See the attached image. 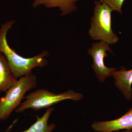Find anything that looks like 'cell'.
I'll use <instances>...</instances> for the list:
<instances>
[{"mask_svg":"<svg viewBox=\"0 0 132 132\" xmlns=\"http://www.w3.org/2000/svg\"><path fill=\"white\" fill-rule=\"evenodd\" d=\"M125 1L126 0H100V1L106 4L113 11L122 14V6Z\"/></svg>","mask_w":132,"mask_h":132,"instance_id":"obj_11","label":"cell"},{"mask_svg":"<svg viewBox=\"0 0 132 132\" xmlns=\"http://www.w3.org/2000/svg\"><path fill=\"white\" fill-rule=\"evenodd\" d=\"M96 132H114L132 130V108L120 118L105 121H95L92 126Z\"/></svg>","mask_w":132,"mask_h":132,"instance_id":"obj_6","label":"cell"},{"mask_svg":"<svg viewBox=\"0 0 132 132\" xmlns=\"http://www.w3.org/2000/svg\"><path fill=\"white\" fill-rule=\"evenodd\" d=\"M114 132H132V130H125V131H116Z\"/></svg>","mask_w":132,"mask_h":132,"instance_id":"obj_12","label":"cell"},{"mask_svg":"<svg viewBox=\"0 0 132 132\" xmlns=\"http://www.w3.org/2000/svg\"><path fill=\"white\" fill-rule=\"evenodd\" d=\"M1 100H0V103H1Z\"/></svg>","mask_w":132,"mask_h":132,"instance_id":"obj_13","label":"cell"},{"mask_svg":"<svg viewBox=\"0 0 132 132\" xmlns=\"http://www.w3.org/2000/svg\"><path fill=\"white\" fill-rule=\"evenodd\" d=\"M54 109V108H48L42 117L40 118L37 116V120L35 123L28 129L23 131L18 132H52L55 128V125L54 124L48 125V121Z\"/></svg>","mask_w":132,"mask_h":132,"instance_id":"obj_10","label":"cell"},{"mask_svg":"<svg viewBox=\"0 0 132 132\" xmlns=\"http://www.w3.org/2000/svg\"><path fill=\"white\" fill-rule=\"evenodd\" d=\"M37 84V77L32 72L17 79L0 99V121L9 118L21 104L26 93L35 88Z\"/></svg>","mask_w":132,"mask_h":132,"instance_id":"obj_3","label":"cell"},{"mask_svg":"<svg viewBox=\"0 0 132 132\" xmlns=\"http://www.w3.org/2000/svg\"><path fill=\"white\" fill-rule=\"evenodd\" d=\"M114 54L110 45L102 41L98 42L92 44L87 50L88 54L91 55L93 60L92 69L99 81L104 82L106 79L112 76L116 69L109 68L105 65L104 58L108 56L107 52Z\"/></svg>","mask_w":132,"mask_h":132,"instance_id":"obj_5","label":"cell"},{"mask_svg":"<svg viewBox=\"0 0 132 132\" xmlns=\"http://www.w3.org/2000/svg\"><path fill=\"white\" fill-rule=\"evenodd\" d=\"M94 13L91 18L88 35L92 39L113 45L119 41L112 28V9L105 3L95 1Z\"/></svg>","mask_w":132,"mask_h":132,"instance_id":"obj_2","label":"cell"},{"mask_svg":"<svg viewBox=\"0 0 132 132\" xmlns=\"http://www.w3.org/2000/svg\"><path fill=\"white\" fill-rule=\"evenodd\" d=\"M17 80L4 54L0 52V93L6 92Z\"/></svg>","mask_w":132,"mask_h":132,"instance_id":"obj_9","label":"cell"},{"mask_svg":"<svg viewBox=\"0 0 132 132\" xmlns=\"http://www.w3.org/2000/svg\"></svg>","mask_w":132,"mask_h":132,"instance_id":"obj_14","label":"cell"},{"mask_svg":"<svg viewBox=\"0 0 132 132\" xmlns=\"http://www.w3.org/2000/svg\"><path fill=\"white\" fill-rule=\"evenodd\" d=\"M14 23V20L7 22L0 29V52L7 59L12 73L18 79L31 72L35 68H42L47 65L48 62L45 58L49 54L46 50L30 58H24L17 54L9 46L6 38L8 31Z\"/></svg>","mask_w":132,"mask_h":132,"instance_id":"obj_1","label":"cell"},{"mask_svg":"<svg viewBox=\"0 0 132 132\" xmlns=\"http://www.w3.org/2000/svg\"><path fill=\"white\" fill-rule=\"evenodd\" d=\"M80 1L81 0H34L33 6L36 7L43 5L48 8L59 7L61 15L65 16L77 10L76 3Z\"/></svg>","mask_w":132,"mask_h":132,"instance_id":"obj_8","label":"cell"},{"mask_svg":"<svg viewBox=\"0 0 132 132\" xmlns=\"http://www.w3.org/2000/svg\"><path fill=\"white\" fill-rule=\"evenodd\" d=\"M83 96L81 94L73 90H69L60 94L55 93L44 88L39 89L24 97L25 100L15 110L17 113H22L29 109L38 111L48 108L60 102L70 100L75 101L81 100Z\"/></svg>","mask_w":132,"mask_h":132,"instance_id":"obj_4","label":"cell"},{"mask_svg":"<svg viewBox=\"0 0 132 132\" xmlns=\"http://www.w3.org/2000/svg\"><path fill=\"white\" fill-rule=\"evenodd\" d=\"M116 86L128 101L132 99V69L116 70L112 75Z\"/></svg>","mask_w":132,"mask_h":132,"instance_id":"obj_7","label":"cell"}]
</instances>
